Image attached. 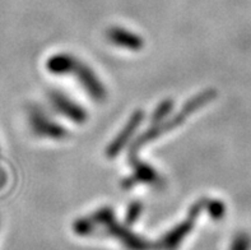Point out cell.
<instances>
[{"label":"cell","mask_w":251,"mask_h":250,"mask_svg":"<svg viewBox=\"0 0 251 250\" xmlns=\"http://www.w3.org/2000/svg\"><path fill=\"white\" fill-rule=\"evenodd\" d=\"M216 89H207V91L201 92V93L197 95L195 97L190 98V100L185 104L184 108L181 109V111H180L178 114H176L175 116L169 119L167 121H162V123L152 125V127L147 130V132H144L138 139L134 140V143L130 146V149H129V156H127V159L129 160H127V161L131 162L134 161V160H137L139 148L146 146L147 143L152 142L153 139H156L157 137L163 136V134L170 132V130H172L174 128L181 125L189 115L194 114L195 111H198L199 109H201L203 106L209 104L210 101H213L214 98H216Z\"/></svg>","instance_id":"obj_1"},{"label":"cell","mask_w":251,"mask_h":250,"mask_svg":"<svg viewBox=\"0 0 251 250\" xmlns=\"http://www.w3.org/2000/svg\"><path fill=\"white\" fill-rule=\"evenodd\" d=\"M28 120L32 132L38 137L51 138V139H64L68 137V130L61 125L52 120L50 116L45 114L40 108L29 109Z\"/></svg>","instance_id":"obj_2"},{"label":"cell","mask_w":251,"mask_h":250,"mask_svg":"<svg viewBox=\"0 0 251 250\" xmlns=\"http://www.w3.org/2000/svg\"><path fill=\"white\" fill-rule=\"evenodd\" d=\"M72 74H74L76 81L80 83L84 91L88 93L91 97L97 102H103L107 97V91L103 83L101 82L97 74L92 70V68L88 67L87 64L83 61L76 60L75 65H74Z\"/></svg>","instance_id":"obj_3"},{"label":"cell","mask_w":251,"mask_h":250,"mask_svg":"<svg viewBox=\"0 0 251 250\" xmlns=\"http://www.w3.org/2000/svg\"><path fill=\"white\" fill-rule=\"evenodd\" d=\"M131 166H133V175L126 179H124V181L121 183V187L124 189H129V188L137 185V184H148V185H152V187L156 188H162L165 185V180H163L162 175L158 174L154 167L150 165V164H146L142 160L137 159L134 161L129 162Z\"/></svg>","instance_id":"obj_4"},{"label":"cell","mask_w":251,"mask_h":250,"mask_svg":"<svg viewBox=\"0 0 251 250\" xmlns=\"http://www.w3.org/2000/svg\"><path fill=\"white\" fill-rule=\"evenodd\" d=\"M50 102L51 105H52V108H54L57 112H60L61 115L68 117V119L73 121V123L83 124L87 121L88 115H87V111L84 110V108L80 106L79 104H76L75 101H73V100L70 97H68L67 95H64L63 92L51 91Z\"/></svg>","instance_id":"obj_5"},{"label":"cell","mask_w":251,"mask_h":250,"mask_svg":"<svg viewBox=\"0 0 251 250\" xmlns=\"http://www.w3.org/2000/svg\"><path fill=\"white\" fill-rule=\"evenodd\" d=\"M144 119V112L142 110L134 111L133 115L129 117L127 123L125 124V127L123 128L120 133L115 137V139L112 140L110 144L106 148V156L108 159H115L119 153L124 149V147L126 146L127 143L130 142V139L133 138V136L137 132L138 127L140 124L143 123Z\"/></svg>","instance_id":"obj_6"},{"label":"cell","mask_w":251,"mask_h":250,"mask_svg":"<svg viewBox=\"0 0 251 250\" xmlns=\"http://www.w3.org/2000/svg\"><path fill=\"white\" fill-rule=\"evenodd\" d=\"M106 35H107L108 41L119 48L126 49V50L139 51L144 46V40L142 38V36L137 35L129 29L123 28V27H118V26L111 27Z\"/></svg>","instance_id":"obj_7"},{"label":"cell","mask_w":251,"mask_h":250,"mask_svg":"<svg viewBox=\"0 0 251 250\" xmlns=\"http://www.w3.org/2000/svg\"><path fill=\"white\" fill-rule=\"evenodd\" d=\"M75 56L70 54H65V53H61V54H55L46 61V69L52 74H56V76H63V74H69L72 73L74 65L76 63Z\"/></svg>","instance_id":"obj_8"},{"label":"cell","mask_w":251,"mask_h":250,"mask_svg":"<svg viewBox=\"0 0 251 250\" xmlns=\"http://www.w3.org/2000/svg\"><path fill=\"white\" fill-rule=\"evenodd\" d=\"M172 109H174V101H172V100H170V98H166V100H163V101L161 102L158 106H157V109L154 110V112H153L152 125H154V124L162 123L166 117L169 116L170 112L172 111Z\"/></svg>","instance_id":"obj_9"},{"label":"cell","mask_w":251,"mask_h":250,"mask_svg":"<svg viewBox=\"0 0 251 250\" xmlns=\"http://www.w3.org/2000/svg\"><path fill=\"white\" fill-rule=\"evenodd\" d=\"M229 250H251V238L246 232L236 235Z\"/></svg>","instance_id":"obj_10"},{"label":"cell","mask_w":251,"mask_h":250,"mask_svg":"<svg viewBox=\"0 0 251 250\" xmlns=\"http://www.w3.org/2000/svg\"><path fill=\"white\" fill-rule=\"evenodd\" d=\"M205 206H207L209 215L212 216L213 219H221V217H223L225 213H226V206H225V203L221 202V200L218 199L209 200V202L205 203Z\"/></svg>","instance_id":"obj_11"},{"label":"cell","mask_w":251,"mask_h":250,"mask_svg":"<svg viewBox=\"0 0 251 250\" xmlns=\"http://www.w3.org/2000/svg\"><path fill=\"white\" fill-rule=\"evenodd\" d=\"M142 208H143V206H142V203L138 202V200H135V202H133L129 206V208H127V213H126V221L127 222H134L135 220L138 219L140 216V213H142Z\"/></svg>","instance_id":"obj_12"}]
</instances>
